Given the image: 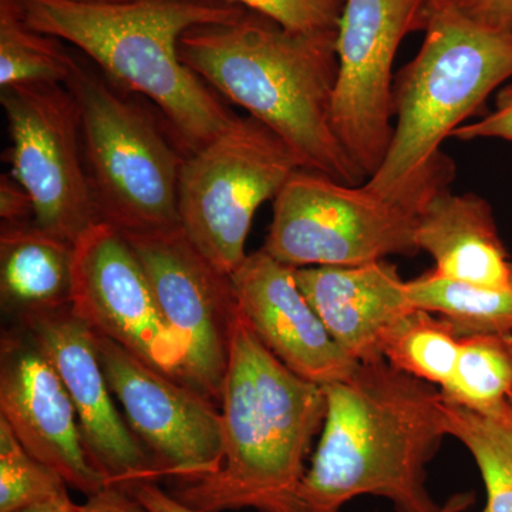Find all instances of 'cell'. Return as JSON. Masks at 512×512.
<instances>
[{"instance_id":"obj_32","label":"cell","mask_w":512,"mask_h":512,"mask_svg":"<svg viewBox=\"0 0 512 512\" xmlns=\"http://www.w3.org/2000/svg\"><path fill=\"white\" fill-rule=\"evenodd\" d=\"M77 504H74L70 498L69 491L57 495L52 500H47L45 503L33 505V507L25 508L19 512H76Z\"/></svg>"},{"instance_id":"obj_11","label":"cell","mask_w":512,"mask_h":512,"mask_svg":"<svg viewBox=\"0 0 512 512\" xmlns=\"http://www.w3.org/2000/svg\"><path fill=\"white\" fill-rule=\"evenodd\" d=\"M124 237L146 269L165 323L183 348L181 382L221 404L239 319L231 275L215 268L181 227Z\"/></svg>"},{"instance_id":"obj_8","label":"cell","mask_w":512,"mask_h":512,"mask_svg":"<svg viewBox=\"0 0 512 512\" xmlns=\"http://www.w3.org/2000/svg\"><path fill=\"white\" fill-rule=\"evenodd\" d=\"M416 212L362 185L295 171L274 200L262 249L292 268L349 266L413 256Z\"/></svg>"},{"instance_id":"obj_23","label":"cell","mask_w":512,"mask_h":512,"mask_svg":"<svg viewBox=\"0 0 512 512\" xmlns=\"http://www.w3.org/2000/svg\"><path fill=\"white\" fill-rule=\"evenodd\" d=\"M460 345L450 322L414 308L386 333L382 356L394 369L443 389L456 369Z\"/></svg>"},{"instance_id":"obj_34","label":"cell","mask_w":512,"mask_h":512,"mask_svg":"<svg viewBox=\"0 0 512 512\" xmlns=\"http://www.w3.org/2000/svg\"><path fill=\"white\" fill-rule=\"evenodd\" d=\"M510 400H511V403H512V396H511V399H510Z\"/></svg>"},{"instance_id":"obj_28","label":"cell","mask_w":512,"mask_h":512,"mask_svg":"<svg viewBox=\"0 0 512 512\" xmlns=\"http://www.w3.org/2000/svg\"><path fill=\"white\" fill-rule=\"evenodd\" d=\"M0 218L2 224L10 225L35 221L32 198L12 173L0 177Z\"/></svg>"},{"instance_id":"obj_3","label":"cell","mask_w":512,"mask_h":512,"mask_svg":"<svg viewBox=\"0 0 512 512\" xmlns=\"http://www.w3.org/2000/svg\"><path fill=\"white\" fill-rule=\"evenodd\" d=\"M224 460L177 481L171 495L197 512H303L299 490L326 396L262 345L239 313L221 399Z\"/></svg>"},{"instance_id":"obj_20","label":"cell","mask_w":512,"mask_h":512,"mask_svg":"<svg viewBox=\"0 0 512 512\" xmlns=\"http://www.w3.org/2000/svg\"><path fill=\"white\" fill-rule=\"evenodd\" d=\"M440 390L447 403L512 424V333L461 338L456 369Z\"/></svg>"},{"instance_id":"obj_16","label":"cell","mask_w":512,"mask_h":512,"mask_svg":"<svg viewBox=\"0 0 512 512\" xmlns=\"http://www.w3.org/2000/svg\"><path fill=\"white\" fill-rule=\"evenodd\" d=\"M295 269L262 248L249 254L231 275L239 313L295 375L319 386L339 382L357 363L330 336L299 288Z\"/></svg>"},{"instance_id":"obj_24","label":"cell","mask_w":512,"mask_h":512,"mask_svg":"<svg viewBox=\"0 0 512 512\" xmlns=\"http://www.w3.org/2000/svg\"><path fill=\"white\" fill-rule=\"evenodd\" d=\"M444 410L448 436L467 448L480 471L485 504L478 512H512V424L498 423L457 404L446 402Z\"/></svg>"},{"instance_id":"obj_25","label":"cell","mask_w":512,"mask_h":512,"mask_svg":"<svg viewBox=\"0 0 512 512\" xmlns=\"http://www.w3.org/2000/svg\"><path fill=\"white\" fill-rule=\"evenodd\" d=\"M66 481L30 456L0 417V512H19L66 493Z\"/></svg>"},{"instance_id":"obj_17","label":"cell","mask_w":512,"mask_h":512,"mask_svg":"<svg viewBox=\"0 0 512 512\" xmlns=\"http://www.w3.org/2000/svg\"><path fill=\"white\" fill-rule=\"evenodd\" d=\"M296 281L330 336L356 363L382 360L384 336L412 311L392 262L295 269Z\"/></svg>"},{"instance_id":"obj_26","label":"cell","mask_w":512,"mask_h":512,"mask_svg":"<svg viewBox=\"0 0 512 512\" xmlns=\"http://www.w3.org/2000/svg\"><path fill=\"white\" fill-rule=\"evenodd\" d=\"M261 13L291 32H338L346 0H225Z\"/></svg>"},{"instance_id":"obj_12","label":"cell","mask_w":512,"mask_h":512,"mask_svg":"<svg viewBox=\"0 0 512 512\" xmlns=\"http://www.w3.org/2000/svg\"><path fill=\"white\" fill-rule=\"evenodd\" d=\"M96 343L111 393L161 477L188 481L217 473L224 460L218 404L114 340L96 335Z\"/></svg>"},{"instance_id":"obj_22","label":"cell","mask_w":512,"mask_h":512,"mask_svg":"<svg viewBox=\"0 0 512 512\" xmlns=\"http://www.w3.org/2000/svg\"><path fill=\"white\" fill-rule=\"evenodd\" d=\"M76 59L57 37L33 29L22 0H0V89L64 84Z\"/></svg>"},{"instance_id":"obj_29","label":"cell","mask_w":512,"mask_h":512,"mask_svg":"<svg viewBox=\"0 0 512 512\" xmlns=\"http://www.w3.org/2000/svg\"><path fill=\"white\" fill-rule=\"evenodd\" d=\"M131 491L150 512H197L175 500L173 495L164 491L158 483H141L131 488ZM466 510V501L460 495H451L441 507L440 512H464Z\"/></svg>"},{"instance_id":"obj_9","label":"cell","mask_w":512,"mask_h":512,"mask_svg":"<svg viewBox=\"0 0 512 512\" xmlns=\"http://www.w3.org/2000/svg\"><path fill=\"white\" fill-rule=\"evenodd\" d=\"M431 0H346L336 39L332 121L366 180L383 164L394 130L393 64L404 37L429 25Z\"/></svg>"},{"instance_id":"obj_1","label":"cell","mask_w":512,"mask_h":512,"mask_svg":"<svg viewBox=\"0 0 512 512\" xmlns=\"http://www.w3.org/2000/svg\"><path fill=\"white\" fill-rule=\"evenodd\" d=\"M322 387L325 423L299 490L303 512H342L365 495L396 512H440L427 488V466L448 436L440 387L384 359Z\"/></svg>"},{"instance_id":"obj_13","label":"cell","mask_w":512,"mask_h":512,"mask_svg":"<svg viewBox=\"0 0 512 512\" xmlns=\"http://www.w3.org/2000/svg\"><path fill=\"white\" fill-rule=\"evenodd\" d=\"M70 309L96 335L181 382L183 348L165 323L146 269L126 237L106 222L74 242Z\"/></svg>"},{"instance_id":"obj_10","label":"cell","mask_w":512,"mask_h":512,"mask_svg":"<svg viewBox=\"0 0 512 512\" xmlns=\"http://www.w3.org/2000/svg\"><path fill=\"white\" fill-rule=\"evenodd\" d=\"M10 148L5 160L35 205V222L74 242L99 221L86 163L79 107L64 84L0 89Z\"/></svg>"},{"instance_id":"obj_14","label":"cell","mask_w":512,"mask_h":512,"mask_svg":"<svg viewBox=\"0 0 512 512\" xmlns=\"http://www.w3.org/2000/svg\"><path fill=\"white\" fill-rule=\"evenodd\" d=\"M28 335L55 367L72 400L87 453L107 484L133 488L158 483L156 461L113 402L96 333L69 306L19 316Z\"/></svg>"},{"instance_id":"obj_5","label":"cell","mask_w":512,"mask_h":512,"mask_svg":"<svg viewBox=\"0 0 512 512\" xmlns=\"http://www.w3.org/2000/svg\"><path fill=\"white\" fill-rule=\"evenodd\" d=\"M22 2L33 29L72 43L111 79L156 103L187 156L239 119L181 62L178 46L188 30L239 18L242 6L225 0Z\"/></svg>"},{"instance_id":"obj_7","label":"cell","mask_w":512,"mask_h":512,"mask_svg":"<svg viewBox=\"0 0 512 512\" xmlns=\"http://www.w3.org/2000/svg\"><path fill=\"white\" fill-rule=\"evenodd\" d=\"M302 165L288 144L254 117L185 157L178 181L181 228L215 268L232 275L248 254L256 211L275 200Z\"/></svg>"},{"instance_id":"obj_30","label":"cell","mask_w":512,"mask_h":512,"mask_svg":"<svg viewBox=\"0 0 512 512\" xmlns=\"http://www.w3.org/2000/svg\"><path fill=\"white\" fill-rule=\"evenodd\" d=\"M76 512H150L146 505L123 485L109 484L99 493L87 497L86 503L77 505Z\"/></svg>"},{"instance_id":"obj_31","label":"cell","mask_w":512,"mask_h":512,"mask_svg":"<svg viewBox=\"0 0 512 512\" xmlns=\"http://www.w3.org/2000/svg\"><path fill=\"white\" fill-rule=\"evenodd\" d=\"M456 3L477 22L512 33V0H456Z\"/></svg>"},{"instance_id":"obj_18","label":"cell","mask_w":512,"mask_h":512,"mask_svg":"<svg viewBox=\"0 0 512 512\" xmlns=\"http://www.w3.org/2000/svg\"><path fill=\"white\" fill-rule=\"evenodd\" d=\"M416 245L433 271L487 288L512 289V261L490 202L474 192H440L417 217Z\"/></svg>"},{"instance_id":"obj_2","label":"cell","mask_w":512,"mask_h":512,"mask_svg":"<svg viewBox=\"0 0 512 512\" xmlns=\"http://www.w3.org/2000/svg\"><path fill=\"white\" fill-rule=\"evenodd\" d=\"M338 32L301 33L245 9L239 18L197 26L180 40L181 62L282 138L303 170L362 185L343 150L332 111Z\"/></svg>"},{"instance_id":"obj_33","label":"cell","mask_w":512,"mask_h":512,"mask_svg":"<svg viewBox=\"0 0 512 512\" xmlns=\"http://www.w3.org/2000/svg\"><path fill=\"white\" fill-rule=\"evenodd\" d=\"M72 2H82V3H110V2H123V0H72Z\"/></svg>"},{"instance_id":"obj_19","label":"cell","mask_w":512,"mask_h":512,"mask_svg":"<svg viewBox=\"0 0 512 512\" xmlns=\"http://www.w3.org/2000/svg\"><path fill=\"white\" fill-rule=\"evenodd\" d=\"M74 245L35 221L2 224L0 293L18 315L70 305Z\"/></svg>"},{"instance_id":"obj_6","label":"cell","mask_w":512,"mask_h":512,"mask_svg":"<svg viewBox=\"0 0 512 512\" xmlns=\"http://www.w3.org/2000/svg\"><path fill=\"white\" fill-rule=\"evenodd\" d=\"M66 86L79 107L99 221L123 235L181 227L178 181L185 157L153 117L77 60Z\"/></svg>"},{"instance_id":"obj_4","label":"cell","mask_w":512,"mask_h":512,"mask_svg":"<svg viewBox=\"0 0 512 512\" xmlns=\"http://www.w3.org/2000/svg\"><path fill=\"white\" fill-rule=\"evenodd\" d=\"M511 77L512 33L470 18L456 0H431L423 45L394 79L392 143L366 188L419 215L453 184L444 141Z\"/></svg>"},{"instance_id":"obj_27","label":"cell","mask_w":512,"mask_h":512,"mask_svg":"<svg viewBox=\"0 0 512 512\" xmlns=\"http://www.w3.org/2000/svg\"><path fill=\"white\" fill-rule=\"evenodd\" d=\"M451 137L461 141L500 138L512 143V84H508L497 93L493 111L485 114L483 119L476 123L458 127Z\"/></svg>"},{"instance_id":"obj_15","label":"cell","mask_w":512,"mask_h":512,"mask_svg":"<svg viewBox=\"0 0 512 512\" xmlns=\"http://www.w3.org/2000/svg\"><path fill=\"white\" fill-rule=\"evenodd\" d=\"M0 417L30 456L70 488L90 497L109 485L90 460L66 387L29 335L3 338Z\"/></svg>"},{"instance_id":"obj_21","label":"cell","mask_w":512,"mask_h":512,"mask_svg":"<svg viewBox=\"0 0 512 512\" xmlns=\"http://www.w3.org/2000/svg\"><path fill=\"white\" fill-rule=\"evenodd\" d=\"M406 291L413 308L446 319L460 338L512 333V289L457 281L431 269L406 281Z\"/></svg>"}]
</instances>
